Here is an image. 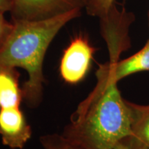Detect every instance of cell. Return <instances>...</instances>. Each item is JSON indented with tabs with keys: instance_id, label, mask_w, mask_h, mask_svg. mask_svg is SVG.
Returning a JSON list of instances; mask_svg holds the SVG:
<instances>
[{
	"instance_id": "cell-13",
	"label": "cell",
	"mask_w": 149,
	"mask_h": 149,
	"mask_svg": "<svg viewBox=\"0 0 149 149\" xmlns=\"http://www.w3.org/2000/svg\"><path fill=\"white\" fill-rule=\"evenodd\" d=\"M115 149H149V146L129 135L119 141Z\"/></svg>"
},
{
	"instance_id": "cell-15",
	"label": "cell",
	"mask_w": 149,
	"mask_h": 149,
	"mask_svg": "<svg viewBox=\"0 0 149 149\" xmlns=\"http://www.w3.org/2000/svg\"><path fill=\"white\" fill-rule=\"evenodd\" d=\"M148 27H149V12H148Z\"/></svg>"
},
{
	"instance_id": "cell-12",
	"label": "cell",
	"mask_w": 149,
	"mask_h": 149,
	"mask_svg": "<svg viewBox=\"0 0 149 149\" xmlns=\"http://www.w3.org/2000/svg\"><path fill=\"white\" fill-rule=\"evenodd\" d=\"M4 13L0 11V53L5 46L13 29L12 21L8 22L6 19Z\"/></svg>"
},
{
	"instance_id": "cell-3",
	"label": "cell",
	"mask_w": 149,
	"mask_h": 149,
	"mask_svg": "<svg viewBox=\"0 0 149 149\" xmlns=\"http://www.w3.org/2000/svg\"><path fill=\"white\" fill-rule=\"evenodd\" d=\"M99 19L102 36L109 51V61H119L122 53L131 46L128 31L135 20V15L124 8L120 10L114 3L107 15Z\"/></svg>"
},
{
	"instance_id": "cell-4",
	"label": "cell",
	"mask_w": 149,
	"mask_h": 149,
	"mask_svg": "<svg viewBox=\"0 0 149 149\" xmlns=\"http://www.w3.org/2000/svg\"><path fill=\"white\" fill-rule=\"evenodd\" d=\"M95 51L96 48L84 35L74 37L61 57L59 71L62 79L70 84H75L84 79Z\"/></svg>"
},
{
	"instance_id": "cell-5",
	"label": "cell",
	"mask_w": 149,
	"mask_h": 149,
	"mask_svg": "<svg viewBox=\"0 0 149 149\" xmlns=\"http://www.w3.org/2000/svg\"><path fill=\"white\" fill-rule=\"evenodd\" d=\"M86 0H13L12 19H44L85 7Z\"/></svg>"
},
{
	"instance_id": "cell-8",
	"label": "cell",
	"mask_w": 149,
	"mask_h": 149,
	"mask_svg": "<svg viewBox=\"0 0 149 149\" xmlns=\"http://www.w3.org/2000/svg\"><path fill=\"white\" fill-rule=\"evenodd\" d=\"M16 68L0 66V110L19 107L23 99Z\"/></svg>"
},
{
	"instance_id": "cell-2",
	"label": "cell",
	"mask_w": 149,
	"mask_h": 149,
	"mask_svg": "<svg viewBox=\"0 0 149 149\" xmlns=\"http://www.w3.org/2000/svg\"><path fill=\"white\" fill-rule=\"evenodd\" d=\"M75 9L44 19H12L13 29L0 53V66L22 68L29 78L22 86L23 99L29 107H37L42 100L43 63L50 44L68 22L80 17Z\"/></svg>"
},
{
	"instance_id": "cell-6",
	"label": "cell",
	"mask_w": 149,
	"mask_h": 149,
	"mask_svg": "<svg viewBox=\"0 0 149 149\" xmlns=\"http://www.w3.org/2000/svg\"><path fill=\"white\" fill-rule=\"evenodd\" d=\"M32 135V130L19 107L0 110V136L4 146L22 149Z\"/></svg>"
},
{
	"instance_id": "cell-9",
	"label": "cell",
	"mask_w": 149,
	"mask_h": 149,
	"mask_svg": "<svg viewBox=\"0 0 149 149\" xmlns=\"http://www.w3.org/2000/svg\"><path fill=\"white\" fill-rule=\"evenodd\" d=\"M130 115V135L149 146V104L127 101Z\"/></svg>"
},
{
	"instance_id": "cell-11",
	"label": "cell",
	"mask_w": 149,
	"mask_h": 149,
	"mask_svg": "<svg viewBox=\"0 0 149 149\" xmlns=\"http://www.w3.org/2000/svg\"><path fill=\"white\" fill-rule=\"evenodd\" d=\"M115 0H86L84 8L91 17L100 18L107 15Z\"/></svg>"
},
{
	"instance_id": "cell-7",
	"label": "cell",
	"mask_w": 149,
	"mask_h": 149,
	"mask_svg": "<svg viewBox=\"0 0 149 149\" xmlns=\"http://www.w3.org/2000/svg\"><path fill=\"white\" fill-rule=\"evenodd\" d=\"M111 77L118 83L126 77L137 72L149 71V38L144 47L128 58L115 62H106Z\"/></svg>"
},
{
	"instance_id": "cell-10",
	"label": "cell",
	"mask_w": 149,
	"mask_h": 149,
	"mask_svg": "<svg viewBox=\"0 0 149 149\" xmlns=\"http://www.w3.org/2000/svg\"><path fill=\"white\" fill-rule=\"evenodd\" d=\"M44 149H81L62 135L48 134L40 137Z\"/></svg>"
},
{
	"instance_id": "cell-14",
	"label": "cell",
	"mask_w": 149,
	"mask_h": 149,
	"mask_svg": "<svg viewBox=\"0 0 149 149\" xmlns=\"http://www.w3.org/2000/svg\"><path fill=\"white\" fill-rule=\"evenodd\" d=\"M13 0H0V11L11 13L13 8Z\"/></svg>"
},
{
	"instance_id": "cell-1",
	"label": "cell",
	"mask_w": 149,
	"mask_h": 149,
	"mask_svg": "<svg viewBox=\"0 0 149 149\" xmlns=\"http://www.w3.org/2000/svg\"><path fill=\"white\" fill-rule=\"evenodd\" d=\"M96 77L61 135L81 149H115L131 133L129 108L106 63L99 65Z\"/></svg>"
}]
</instances>
